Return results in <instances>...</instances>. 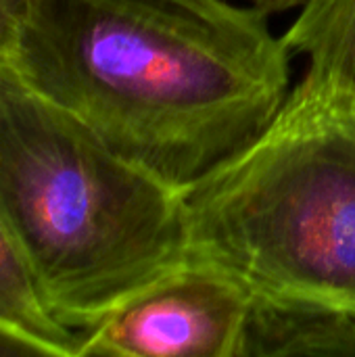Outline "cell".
I'll list each match as a JSON object with an SVG mask.
<instances>
[{"mask_svg": "<svg viewBox=\"0 0 355 357\" xmlns=\"http://www.w3.org/2000/svg\"><path fill=\"white\" fill-rule=\"evenodd\" d=\"M282 42L310 63L287 105L355 111V0H308Z\"/></svg>", "mask_w": 355, "mask_h": 357, "instance_id": "5", "label": "cell"}, {"mask_svg": "<svg viewBox=\"0 0 355 357\" xmlns=\"http://www.w3.org/2000/svg\"><path fill=\"white\" fill-rule=\"evenodd\" d=\"M0 224L48 314L88 335L188 261L182 190L0 59Z\"/></svg>", "mask_w": 355, "mask_h": 357, "instance_id": "2", "label": "cell"}, {"mask_svg": "<svg viewBox=\"0 0 355 357\" xmlns=\"http://www.w3.org/2000/svg\"><path fill=\"white\" fill-rule=\"evenodd\" d=\"M285 356H355V318L253 297L243 357Z\"/></svg>", "mask_w": 355, "mask_h": 357, "instance_id": "6", "label": "cell"}, {"mask_svg": "<svg viewBox=\"0 0 355 357\" xmlns=\"http://www.w3.org/2000/svg\"><path fill=\"white\" fill-rule=\"evenodd\" d=\"M31 0H0V59H4Z\"/></svg>", "mask_w": 355, "mask_h": 357, "instance_id": "8", "label": "cell"}, {"mask_svg": "<svg viewBox=\"0 0 355 357\" xmlns=\"http://www.w3.org/2000/svg\"><path fill=\"white\" fill-rule=\"evenodd\" d=\"M182 203L188 259L228 272L255 299L355 318V111L285 102Z\"/></svg>", "mask_w": 355, "mask_h": 357, "instance_id": "3", "label": "cell"}, {"mask_svg": "<svg viewBox=\"0 0 355 357\" xmlns=\"http://www.w3.org/2000/svg\"><path fill=\"white\" fill-rule=\"evenodd\" d=\"M291 52L228 0H31L4 61L113 151L184 190L289 98Z\"/></svg>", "mask_w": 355, "mask_h": 357, "instance_id": "1", "label": "cell"}, {"mask_svg": "<svg viewBox=\"0 0 355 357\" xmlns=\"http://www.w3.org/2000/svg\"><path fill=\"white\" fill-rule=\"evenodd\" d=\"M0 356H19V354H17L10 345H6V343L0 341Z\"/></svg>", "mask_w": 355, "mask_h": 357, "instance_id": "10", "label": "cell"}, {"mask_svg": "<svg viewBox=\"0 0 355 357\" xmlns=\"http://www.w3.org/2000/svg\"><path fill=\"white\" fill-rule=\"evenodd\" d=\"M251 307L241 280L188 259L90 331L82 357H243Z\"/></svg>", "mask_w": 355, "mask_h": 357, "instance_id": "4", "label": "cell"}, {"mask_svg": "<svg viewBox=\"0 0 355 357\" xmlns=\"http://www.w3.org/2000/svg\"><path fill=\"white\" fill-rule=\"evenodd\" d=\"M0 326L33 356L82 357L84 337L61 326L46 310L38 287L0 224Z\"/></svg>", "mask_w": 355, "mask_h": 357, "instance_id": "7", "label": "cell"}, {"mask_svg": "<svg viewBox=\"0 0 355 357\" xmlns=\"http://www.w3.org/2000/svg\"><path fill=\"white\" fill-rule=\"evenodd\" d=\"M305 2L308 0H251L253 6L262 8L268 15H272V13H285V10H291L295 6H301Z\"/></svg>", "mask_w": 355, "mask_h": 357, "instance_id": "9", "label": "cell"}]
</instances>
